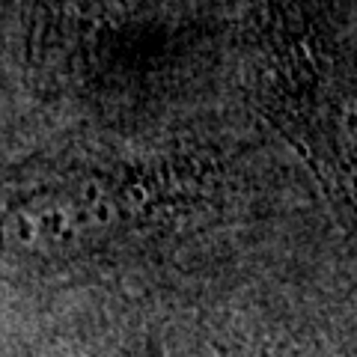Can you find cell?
<instances>
[{
    "label": "cell",
    "mask_w": 357,
    "mask_h": 357,
    "mask_svg": "<svg viewBox=\"0 0 357 357\" xmlns=\"http://www.w3.org/2000/svg\"><path fill=\"white\" fill-rule=\"evenodd\" d=\"M105 223V203L84 185L39 188L9 208L6 236L27 250H63Z\"/></svg>",
    "instance_id": "6da1fadb"
}]
</instances>
